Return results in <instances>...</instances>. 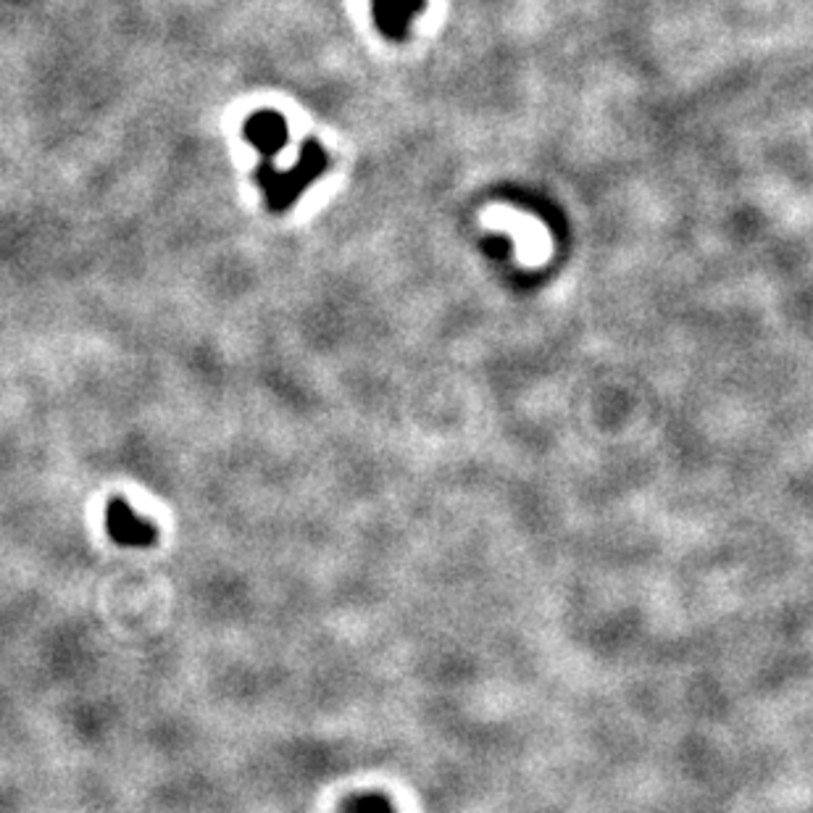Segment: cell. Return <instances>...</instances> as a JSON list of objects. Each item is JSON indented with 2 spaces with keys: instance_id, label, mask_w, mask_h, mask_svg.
I'll return each instance as SVG.
<instances>
[{
  "instance_id": "1",
  "label": "cell",
  "mask_w": 813,
  "mask_h": 813,
  "mask_svg": "<svg viewBox=\"0 0 813 813\" xmlns=\"http://www.w3.org/2000/svg\"><path fill=\"white\" fill-rule=\"evenodd\" d=\"M327 169V155L322 148H319L317 140H305L303 155L298 161L295 169L290 171H277L271 167L269 159H261L259 167V182L263 195H267V203L271 211H288L290 203L295 201L301 192L309 188V184L317 180L319 174Z\"/></svg>"
},
{
  "instance_id": "2",
  "label": "cell",
  "mask_w": 813,
  "mask_h": 813,
  "mask_svg": "<svg viewBox=\"0 0 813 813\" xmlns=\"http://www.w3.org/2000/svg\"><path fill=\"white\" fill-rule=\"evenodd\" d=\"M106 526H109L111 538L117 540L119 545L127 548H148L153 545L155 540V526L151 522H145V519H140L124 498H113L109 503V511H106Z\"/></svg>"
},
{
  "instance_id": "3",
  "label": "cell",
  "mask_w": 813,
  "mask_h": 813,
  "mask_svg": "<svg viewBox=\"0 0 813 813\" xmlns=\"http://www.w3.org/2000/svg\"><path fill=\"white\" fill-rule=\"evenodd\" d=\"M245 138L255 151L261 153V159L274 161V155L288 145V124H284V119L274 111L253 113V117L245 121Z\"/></svg>"
},
{
  "instance_id": "4",
  "label": "cell",
  "mask_w": 813,
  "mask_h": 813,
  "mask_svg": "<svg viewBox=\"0 0 813 813\" xmlns=\"http://www.w3.org/2000/svg\"><path fill=\"white\" fill-rule=\"evenodd\" d=\"M411 3L422 6V0H377V19H380V24L384 19H398V21H401L398 27L403 30L405 19H409V17H405L403 6H409V9H411Z\"/></svg>"
}]
</instances>
